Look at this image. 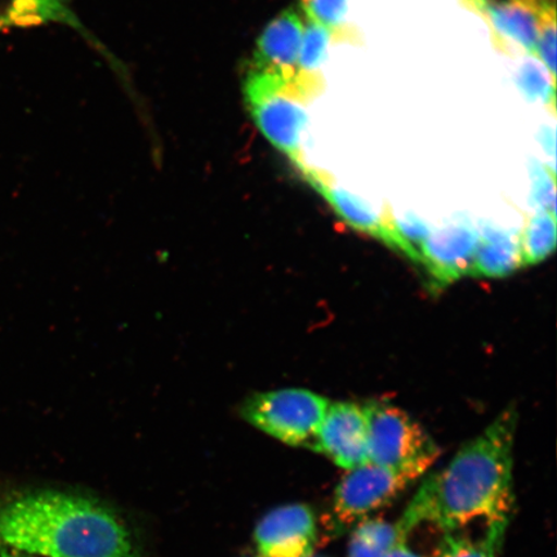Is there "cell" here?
I'll list each match as a JSON object with an SVG mask.
<instances>
[{"mask_svg":"<svg viewBox=\"0 0 557 557\" xmlns=\"http://www.w3.org/2000/svg\"><path fill=\"white\" fill-rule=\"evenodd\" d=\"M517 424V409L511 406L466 443L444 469L424 480L398 521L403 534L408 537L421 525L449 534L475 521L507 527L513 505Z\"/></svg>","mask_w":557,"mask_h":557,"instance_id":"6da1fadb","label":"cell"},{"mask_svg":"<svg viewBox=\"0 0 557 557\" xmlns=\"http://www.w3.org/2000/svg\"><path fill=\"white\" fill-rule=\"evenodd\" d=\"M0 546L38 557H138L113 510L79 494L38 490L0 500Z\"/></svg>","mask_w":557,"mask_h":557,"instance_id":"7a4b0ae2","label":"cell"},{"mask_svg":"<svg viewBox=\"0 0 557 557\" xmlns=\"http://www.w3.org/2000/svg\"><path fill=\"white\" fill-rule=\"evenodd\" d=\"M369 462L412 480L424 475L441 449L406 410L385 400L366 404Z\"/></svg>","mask_w":557,"mask_h":557,"instance_id":"3957f363","label":"cell"},{"mask_svg":"<svg viewBox=\"0 0 557 557\" xmlns=\"http://www.w3.org/2000/svg\"><path fill=\"white\" fill-rule=\"evenodd\" d=\"M244 92L250 113L264 137L296 165L301 164L302 138L309 123L306 102L310 96L297 79L248 72Z\"/></svg>","mask_w":557,"mask_h":557,"instance_id":"277c9868","label":"cell"},{"mask_svg":"<svg viewBox=\"0 0 557 557\" xmlns=\"http://www.w3.org/2000/svg\"><path fill=\"white\" fill-rule=\"evenodd\" d=\"M330 400L304 388L256 393L242 403L243 420L290 445L313 449Z\"/></svg>","mask_w":557,"mask_h":557,"instance_id":"5b68a950","label":"cell"},{"mask_svg":"<svg viewBox=\"0 0 557 557\" xmlns=\"http://www.w3.org/2000/svg\"><path fill=\"white\" fill-rule=\"evenodd\" d=\"M414 480L368 462L348 470L332 500L331 524L336 531L355 527L398 498Z\"/></svg>","mask_w":557,"mask_h":557,"instance_id":"8992f818","label":"cell"},{"mask_svg":"<svg viewBox=\"0 0 557 557\" xmlns=\"http://www.w3.org/2000/svg\"><path fill=\"white\" fill-rule=\"evenodd\" d=\"M297 169L301 171L302 177L315 189L323 198L329 201L341 219L347 225L379 239L387 247L396 250L412 260L416 263H421V256L418 250L410 246V244L401 238V235L396 230L393 221V214L387 213L380 215L373 211V208L366 203L363 199L355 197L351 193L345 189H339L336 185L331 183V178L325 174L320 173L315 169H311L308 164L298 165Z\"/></svg>","mask_w":557,"mask_h":557,"instance_id":"52a82bcc","label":"cell"},{"mask_svg":"<svg viewBox=\"0 0 557 557\" xmlns=\"http://www.w3.org/2000/svg\"><path fill=\"white\" fill-rule=\"evenodd\" d=\"M479 242V230L466 219L431 230L420 246V256L436 287L444 288L469 276Z\"/></svg>","mask_w":557,"mask_h":557,"instance_id":"ba28073f","label":"cell"},{"mask_svg":"<svg viewBox=\"0 0 557 557\" xmlns=\"http://www.w3.org/2000/svg\"><path fill=\"white\" fill-rule=\"evenodd\" d=\"M312 450L322 453L347 471L368 463L364 408L348 401L330 404Z\"/></svg>","mask_w":557,"mask_h":557,"instance_id":"9c48e42d","label":"cell"},{"mask_svg":"<svg viewBox=\"0 0 557 557\" xmlns=\"http://www.w3.org/2000/svg\"><path fill=\"white\" fill-rule=\"evenodd\" d=\"M317 539L315 513L301 504L275 508L264 515L255 531L260 557H311Z\"/></svg>","mask_w":557,"mask_h":557,"instance_id":"30bf717a","label":"cell"},{"mask_svg":"<svg viewBox=\"0 0 557 557\" xmlns=\"http://www.w3.org/2000/svg\"><path fill=\"white\" fill-rule=\"evenodd\" d=\"M305 23L296 9L285 10L263 30L249 72L271 73L295 79Z\"/></svg>","mask_w":557,"mask_h":557,"instance_id":"8fae6325","label":"cell"},{"mask_svg":"<svg viewBox=\"0 0 557 557\" xmlns=\"http://www.w3.org/2000/svg\"><path fill=\"white\" fill-rule=\"evenodd\" d=\"M469 276L498 278L522 268L519 236L508 230L484 225Z\"/></svg>","mask_w":557,"mask_h":557,"instance_id":"7c38bea8","label":"cell"},{"mask_svg":"<svg viewBox=\"0 0 557 557\" xmlns=\"http://www.w3.org/2000/svg\"><path fill=\"white\" fill-rule=\"evenodd\" d=\"M69 20L67 0H0V32Z\"/></svg>","mask_w":557,"mask_h":557,"instance_id":"4fadbf2b","label":"cell"},{"mask_svg":"<svg viewBox=\"0 0 557 557\" xmlns=\"http://www.w3.org/2000/svg\"><path fill=\"white\" fill-rule=\"evenodd\" d=\"M401 529L393 522L367 518L354 527L347 557H385L403 540Z\"/></svg>","mask_w":557,"mask_h":557,"instance_id":"5bb4252c","label":"cell"},{"mask_svg":"<svg viewBox=\"0 0 557 557\" xmlns=\"http://www.w3.org/2000/svg\"><path fill=\"white\" fill-rule=\"evenodd\" d=\"M330 41L331 32L309 20L308 26H305L302 47L299 48L296 79L310 97L319 94L320 70L329 53Z\"/></svg>","mask_w":557,"mask_h":557,"instance_id":"9a60e30c","label":"cell"},{"mask_svg":"<svg viewBox=\"0 0 557 557\" xmlns=\"http://www.w3.org/2000/svg\"><path fill=\"white\" fill-rule=\"evenodd\" d=\"M522 268L534 267L552 256L556 248V215L535 212L519 236Z\"/></svg>","mask_w":557,"mask_h":557,"instance_id":"2e32d148","label":"cell"},{"mask_svg":"<svg viewBox=\"0 0 557 557\" xmlns=\"http://www.w3.org/2000/svg\"><path fill=\"white\" fill-rule=\"evenodd\" d=\"M505 525L487 527L483 539L449 533L445 535L434 557H496V549L504 539Z\"/></svg>","mask_w":557,"mask_h":557,"instance_id":"e0dca14e","label":"cell"},{"mask_svg":"<svg viewBox=\"0 0 557 557\" xmlns=\"http://www.w3.org/2000/svg\"><path fill=\"white\" fill-rule=\"evenodd\" d=\"M515 82L528 101L549 104L555 111V79L533 55L520 62Z\"/></svg>","mask_w":557,"mask_h":557,"instance_id":"ac0fdd59","label":"cell"},{"mask_svg":"<svg viewBox=\"0 0 557 557\" xmlns=\"http://www.w3.org/2000/svg\"><path fill=\"white\" fill-rule=\"evenodd\" d=\"M529 173L532 178L531 205L537 212L556 215L555 173L537 159H531L529 162Z\"/></svg>","mask_w":557,"mask_h":557,"instance_id":"d6986e66","label":"cell"},{"mask_svg":"<svg viewBox=\"0 0 557 557\" xmlns=\"http://www.w3.org/2000/svg\"><path fill=\"white\" fill-rule=\"evenodd\" d=\"M299 2L312 23L322 25L330 32L341 33L346 21L348 0H299Z\"/></svg>","mask_w":557,"mask_h":557,"instance_id":"ffe728a7","label":"cell"},{"mask_svg":"<svg viewBox=\"0 0 557 557\" xmlns=\"http://www.w3.org/2000/svg\"><path fill=\"white\" fill-rule=\"evenodd\" d=\"M537 55L555 79L556 74V9L543 11L541 17Z\"/></svg>","mask_w":557,"mask_h":557,"instance_id":"44dd1931","label":"cell"},{"mask_svg":"<svg viewBox=\"0 0 557 557\" xmlns=\"http://www.w3.org/2000/svg\"><path fill=\"white\" fill-rule=\"evenodd\" d=\"M393 221L396 230L406 239L410 246L420 252V246L431 233L426 222L416 218L414 214H404L403 218L396 219L393 214Z\"/></svg>","mask_w":557,"mask_h":557,"instance_id":"7402d4cb","label":"cell"},{"mask_svg":"<svg viewBox=\"0 0 557 557\" xmlns=\"http://www.w3.org/2000/svg\"><path fill=\"white\" fill-rule=\"evenodd\" d=\"M539 139L542 145V148L545 149L547 156L553 158V162H555L556 154V137H555V128L548 127V125H543L540 131Z\"/></svg>","mask_w":557,"mask_h":557,"instance_id":"603a6c76","label":"cell"},{"mask_svg":"<svg viewBox=\"0 0 557 557\" xmlns=\"http://www.w3.org/2000/svg\"><path fill=\"white\" fill-rule=\"evenodd\" d=\"M407 540L400 541L385 557H428L410 548Z\"/></svg>","mask_w":557,"mask_h":557,"instance_id":"cb8c5ba5","label":"cell"},{"mask_svg":"<svg viewBox=\"0 0 557 557\" xmlns=\"http://www.w3.org/2000/svg\"><path fill=\"white\" fill-rule=\"evenodd\" d=\"M0 557H38L25 553L17 552L10 547L0 546Z\"/></svg>","mask_w":557,"mask_h":557,"instance_id":"d4e9b609","label":"cell"}]
</instances>
